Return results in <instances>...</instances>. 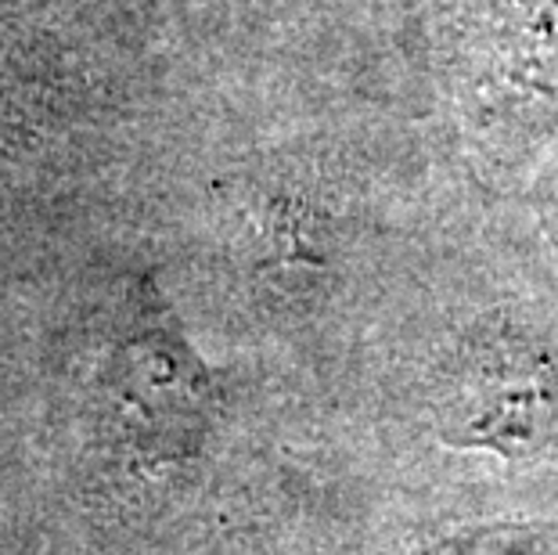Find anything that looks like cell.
<instances>
[{"label": "cell", "mask_w": 558, "mask_h": 555, "mask_svg": "<svg viewBox=\"0 0 558 555\" xmlns=\"http://www.w3.org/2000/svg\"><path fill=\"white\" fill-rule=\"evenodd\" d=\"M450 415L469 441L533 451L555 419V397L530 358L494 350L472 358L450 400Z\"/></svg>", "instance_id": "1"}]
</instances>
